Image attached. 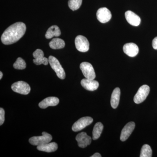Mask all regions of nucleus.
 Segmentation results:
<instances>
[{
	"label": "nucleus",
	"mask_w": 157,
	"mask_h": 157,
	"mask_svg": "<svg viewBox=\"0 0 157 157\" xmlns=\"http://www.w3.org/2000/svg\"><path fill=\"white\" fill-rule=\"evenodd\" d=\"M93 122V119L90 117H82L73 124L72 130L74 132L81 131L91 124Z\"/></svg>",
	"instance_id": "8"
},
{
	"label": "nucleus",
	"mask_w": 157,
	"mask_h": 157,
	"mask_svg": "<svg viewBox=\"0 0 157 157\" xmlns=\"http://www.w3.org/2000/svg\"><path fill=\"white\" fill-rule=\"evenodd\" d=\"M80 69L86 78L94 79L96 74L92 65L87 62H83L80 65Z\"/></svg>",
	"instance_id": "7"
},
{
	"label": "nucleus",
	"mask_w": 157,
	"mask_h": 157,
	"mask_svg": "<svg viewBox=\"0 0 157 157\" xmlns=\"http://www.w3.org/2000/svg\"><path fill=\"white\" fill-rule=\"evenodd\" d=\"M49 46L53 49H61L65 46L64 41L59 38H54L49 42Z\"/></svg>",
	"instance_id": "20"
},
{
	"label": "nucleus",
	"mask_w": 157,
	"mask_h": 157,
	"mask_svg": "<svg viewBox=\"0 0 157 157\" xmlns=\"http://www.w3.org/2000/svg\"><path fill=\"white\" fill-rule=\"evenodd\" d=\"M76 49L81 52H86L89 49L90 43L87 39L84 36H78L75 40Z\"/></svg>",
	"instance_id": "6"
},
{
	"label": "nucleus",
	"mask_w": 157,
	"mask_h": 157,
	"mask_svg": "<svg viewBox=\"0 0 157 157\" xmlns=\"http://www.w3.org/2000/svg\"><path fill=\"white\" fill-rule=\"evenodd\" d=\"M58 144L55 142H51L42 145L37 146V148L40 151L46 152H52L56 151L57 150Z\"/></svg>",
	"instance_id": "17"
},
{
	"label": "nucleus",
	"mask_w": 157,
	"mask_h": 157,
	"mask_svg": "<svg viewBox=\"0 0 157 157\" xmlns=\"http://www.w3.org/2000/svg\"><path fill=\"white\" fill-rule=\"evenodd\" d=\"M91 157H101V155L99 153H96L92 155Z\"/></svg>",
	"instance_id": "27"
},
{
	"label": "nucleus",
	"mask_w": 157,
	"mask_h": 157,
	"mask_svg": "<svg viewBox=\"0 0 157 157\" xmlns=\"http://www.w3.org/2000/svg\"><path fill=\"white\" fill-rule=\"evenodd\" d=\"M76 139L78 142V145L81 148H84L91 143L92 138L88 136L86 132H82L76 136Z\"/></svg>",
	"instance_id": "11"
},
{
	"label": "nucleus",
	"mask_w": 157,
	"mask_h": 157,
	"mask_svg": "<svg viewBox=\"0 0 157 157\" xmlns=\"http://www.w3.org/2000/svg\"><path fill=\"white\" fill-rule=\"evenodd\" d=\"M81 84L86 90H87L93 91L96 90L98 89L99 87V82L94 79H90L88 78H83L81 81Z\"/></svg>",
	"instance_id": "14"
},
{
	"label": "nucleus",
	"mask_w": 157,
	"mask_h": 157,
	"mask_svg": "<svg viewBox=\"0 0 157 157\" xmlns=\"http://www.w3.org/2000/svg\"><path fill=\"white\" fill-rule=\"evenodd\" d=\"M61 33L58 26L57 25H52L51 26L45 34V38L47 39H50L52 37H58L60 36Z\"/></svg>",
	"instance_id": "19"
},
{
	"label": "nucleus",
	"mask_w": 157,
	"mask_h": 157,
	"mask_svg": "<svg viewBox=\"0 0 157 157\" xmlns=\"http://www.w3.org/2000/svg\"><path fill=\"white\" fill-rule=\"evenodd\" d=\"M52 135L48 133L43 132L42 136H34L29 139V142L35 146H39L42 144L49 143L52 140Z\"/></svg>",
	"instance_id": "3"
},
{
	"label": "nucleus",
	"mask_w": 157,
	"mask_h": 157,
	"mask_svg": "<svg viewBox=\"0 0 157 157\" xmlns=\"http://www.w3.org/2000/svg\"><path fill=\"white\" fill-rule=\"evenodd\" d=\"M13 67L16 70H22L25 69L26 64L23 59L19 57L16 60V62L14 63Z\"/></svg>",
	"instance_id": "24"
},
{
	"label": "nucleus",
	"mask_w": 157,
	"mask_h": 157,
	"mask_svg": "<svg viewBox=\"0 0 157 157\" xmlns=\"http://www.w3.org/2000/svg\"><path fill=\"white\" fill-rule=\"evenodd\" d=\"M135 124L134 122H130L124 127L121 132L120 139L122 141L126 140L135 128Z\"/></svg>",
	"instance_id": "12"
},
{
	"label": "nucleus",
	"mask_w": 157,
	"mask_h": 157,
	"mask_svg": "<svg viewBox=\"0 0 157 157\" xmlns=\"http://www.w3.org/2000/svg\"><path fill=\"white\" fill-rule=\"evenodd\" d=\"M59 100L56 97H48L44 99L39 103V107L42 109H45L49 106H56L59 104Z\"/></svg>",
	"instance_id": "16"
},
{
	"label": "nucleus",
	"mask_w": 157,
	"mask_h": 157,
	"mask_svg": "<svg viewBox=\"0 0 157 157\" xmlns=\"http://www.w3.org/2000/svg\"><path fill=\"white\" fill-rule=\"evenodd\" d=\"M150 92V87L147 85H144L140 86L134 97V101L136 104H139L143 102L146 99Z\"/></svg>",
	"instance_id": "5"
},
{
	"label": "nucleus",
	"mask_w": 157,
	"mask_h": 157,
	"mask_svg": "<svg viewBox=\"0 0 157 157\" xmlns=\"http://www.w3.org/2000/svg\"><path fill=\"white\" fill-rule=\"evenodd\" d=\"M120 95V89L119 88H116L113 91L112 95H111V100H110L111 107L113 109H116L118 106Z\"/></svg>",
	"instance_id": "18"
},
{
	"label": "nucleus",
	"mask_w": 157,
	"mask_h": 157,
	"mask_svg": "<svg viewBox=\"0 0 157 157\" xmlns=\"http://www.w3.org/2000/svg\"><path fill=\"white\" fill-rule=\"evenodd\" d=\"M98 20L102 23L108 22L112 17L111 12L106 8H101L98 9L97 12Z\"/></svg>",
	"instance_id": "9"
},
{
	"label": "nucleus",
	"mask_w": 157,
	"mask_h": 157,
	"mask_svg": "<svg viewBox=\"0 0 157 157\" xmlns=\"http://www.w3.org/2000/svg\"><path fill=\"white\" fill-rule=\"evenodd\" d=\"M5 110L2 108H0V125H2L5 121Z\"/></svg>",
	"instance_id": "25"
},
{
	"label": "nucleus",
	"mask_w": 157,
	"mask_h": 157,
	"mask_svg": "<svg viewBox=\"0 0 157 157\" xmlns=\"http://www.w3.org/2000/svg\"><path fill=\"white\" fill-rule=\"evenodd\" d=\"M34 57L33 62L35 64L47 65L49 63V59L44 57V53L41 49H37L33 53Z\"/></svg>",
	"instance_id": "10"
},
{
	"label": "nucleus",
	"mask_w": 157,
	"mask_h": 157,
	"mask_svg": "<svg viewBox=\"0 0 157 157\" xmlns=\"http://www.w3.org/2000/svg\"><path fill=\"white\" fill-rule=\"evenodd\" d=\"M82 3V0H69L68 6L73 11H76L79 9Z\"/></svg>",
	"instance_id": "23"
},
{
	"label": "nucleus",
	"mask_w": 157,
	"mask_h": 157,
	"mask_svg": "<svg viewBox=\"0 0 157 157\" xmlns=\"http://www.w3.org/2000/svg\"><path fill=\"white\" fill-rule=\"evenodd\" d=\"M104 129V125L101 122H98L94 126L93 131V139L97 140L101 136Z\"/></svg>",
	"instance_id": "21"
},
{
	"label": "nucleus",
	"mask_w": 157,
	"mask_h": 157,
	"mask_svg": "<svg viewBox=\"0 0 157 157\" xmlns=\"http://www.w3.org/2000/svg\"><path fill=\"white\" fill-rule=\"evenodd\" d=\"M26 30L24 23L17 22L12 25L4 32L1 40L3 44L8 45L13 44L21 39L25 34Z\"/></svg>",
	"instance_id": "1"
},
{
	"label": "nucleus",
	"mask_w": 157,
	"mask_h": 157,
	"mask_svg": "<svg viewBox=\"0 0 157 157\" xmlns=\"http://www.w3.org/2000/svg\"><path fill=\"white\" fill-rule=\"evenodd\" d=\"M123 51L128 56L133 57L138 54L139 48L135 43H128L124 45Z\"/></svg>",
	"instance_id": "13"
},
{
	"label": "nucleus",
	"mask_w": 157,
	"mask_h": 157,
	"mask_svg": "<svg viewBox=\"0 0 157 157\" xmlns=\"http://www.w3.org/2000/svg\"><path fill=\"white\" fill-rule=\"evenodd\" d=\"M11 89L15 92L23 95H27L31 91V87L28 83L22 81L14 82L11 86Z\"/></svg>",
	"instance_id": "4"
},
{
	"label": "nucleus",
	"mask_w": 157,
	"mask_h": 157,
	"mask_svg": "<svg viewBox=\"0 0 157 157\" xmlns=\"http://www.w3.org/2000/svg\"><path fill=\"white\" fill-rule=\"evenodd\" d=\"M48 59L51 67L54 70L57 76L60 79H64L66 77V73L58 60L56 58L52 56L49 57Z\"/></svg>",
	"instance_id": "2"
},
{
	"label": "nucleus",
	"mask_w": 157,
	"mask_h": 157,
	"mask_svg": "<svg viewBox=\"0 0 157 157\" xmlns=\"http://www.w3.org/2000/svg\"><path fill=\"white\" fill-rule=\"evenodd\" d=\"M152 45L154 49L157 50V37H156L153 40Z\"/></svg>",
	"instance_id": "26"
},
{
	"label": "nucleus",
	"mask_w": 157,
	"mask_h": 157,
	"mask_svg": "<svg viewBox=\"0 0 157 157\" xmlns=\"http://www.w3.org/2000/svg\"><path fill=\"white\" fill-rule=\"evenodd\" d=\"M125 16L127 21L131 25L137 26L140 24L141 20L140 17L132 11H127Z\"/></svg>",
	"instance_id": "15"
},
{
	"label": "nucleus",
	"mask_w": 157,
	"mask_h": 157,
	"mask_svg": "<svg viewBox=\"0 0 157 157\" xmlns=\"http://www.w3.org/2000/svg\"><path fill=\"white\" fill-rule=\"evenodd\" d=\"M3 77V73L2 72H0V79H2Z\"/></svg>",
	"instance_id": "28"
},
{
	"label": "nucleus",
	"mask_w": 157,
	"mask_h": 157,
	"mask_svg": "<svg viewBox=\"0 0 157 157\" xmlns=\"http://www.w3.org/2000/svg\"><path fill=\"white\" fill-rule=\"evenodd\" d=\"M152 151L151 147L148 144H144L141 148L140 157H151Z\"/></svg>",
	"instance_id": "22"
}]
</instances>
